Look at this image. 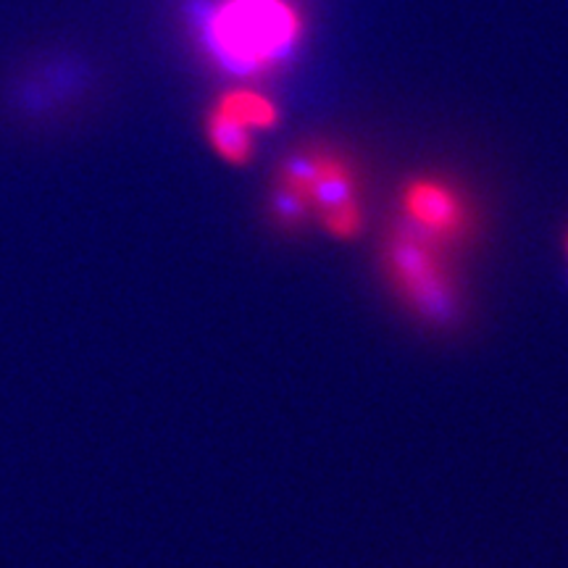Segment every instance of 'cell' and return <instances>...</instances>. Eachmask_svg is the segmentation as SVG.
<instances>
[{
  "label": "cell",
  "mask_w": 568,
  "mask_h": 568,
  "mask_svg": "<svg viewBox=\"0 0 568 568\" xmlns=\"http://www.w3.org/2000/svg\"><path fill=\"white\" fill-rule=\"evenodd\" d=\"M397 222L458 251L477 232V211L458 184L437 174H418L397 195Z\"/></svg>",
  "instance_id": "obj_4"
},
{
  "label": "cell",
  "mask_w": 568,
  "mask_h": 568,
  "mask_svg": "<svg viewBox=\"0 0 568 568\" xmlns=\"http://www.w3.org/2000/svg\"><path fill=\"white\" fill-rule=\"evenodd\" d=\"M201 30L219 67L237 77H261L295 53L303 17L293 0H219Z\"/></svg>",
  "instance_id": "obj_2"
},
{
  "label": "cell",
  "mask_w": 568,
  "mask_h": 568,
  "mask_svg": "<svg viewBox=\"0 0 568 568\" xmlns=\"http://www.w3.org/2000/svg\"><path fill=\"white\" fill-rule=\"evenodd\" d=\"M379 268L395 301L418 322L445 326L464 308L456 251L395 222L379 245Z\"/></svg>",
  "instance_id": "obj_3"
},
{
  "label": "cell",
  "mask_w": 568,
  "mask_h": 568,
  "mask_svg": "<svg viewBox=\"0 0 568 568\" xmlns=\"http://www.w3.org/2000/svg\"><path fill=\"white\" fill-rule=\"evenodd\" d=\"M566 258H568V237H566Z\"/></svg>",
  "instance_id": "obj_7"
},
{
  "label": "cell",
  "mask_w": 568,
  "mask_h": 568,
  "mask_svg": "<svg viewBox=\"0 0 568 568\" xmlns=\"http://www.w3.org/2000/svg\"><path fill=\"white\" fill-rule=\"evenodd\" d=\"M268 213L280 230L301 232L318 224L324 234L339 243L355 240L366 230L358 169L335 148H295L276 166Z\"/></svg>",
  "instance_id": "obj_1"
},
{
  "label": "cell",
  "mask_w": 568,
  "mask_h": 568,
  "mask_svg": "<svg viewBox=\"0 0 568 568\" xmlns=\"http://www.w3.org/2000/svg\"><path fill=\"white\" fill-rule=\"evenodd\" d=\"M203 132L211 151L224 163H232V166H245V163H251L255 153V132L247 130L245 124H240L237 119H232L230 113L211 105L209 113H205Z\"/></svg>",
  "instance_id": "obj_5"
},
{
  "label": "cell",
  "mask_w": 568,
  "mask_h": 568,
  "mask_svg": "<svg viewBox=\"0 0 568 568\" xmlns=\"http://www.w3.org/2000/svg\"><path fill=\"white\" fill-rule=\"evenodd\" d=\"M213 105L222 109L224 113H230L232 119H237L240 124H245L247 130H253L255 134L272 130V126L280 122V109H276L266 95L247 88L226 90Z\"/></svg>",
  "instance_id": "obj_6"
}]
</instances>
